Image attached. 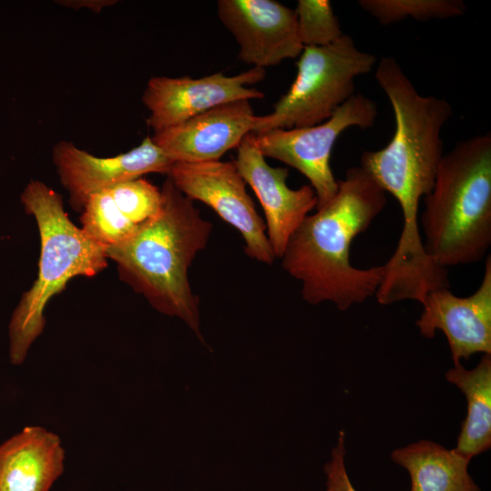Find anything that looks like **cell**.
<instances>
[{
    "label": "cell",
    "instance_id": "1",
    "mask_svg": "<svg viewBox=\"0 0 491 491\" xmlns=\"http://www.w3.org/2000/svg\"><path fill=\"white\" fill-rule=\"evenodd\" d=\"M386 205V193L361 166L346 170L334 198L308 215L288 240L282 267L301 282L310 305L332 302L340 310L376 295L384 266L355 267L353 240L365 232Z\"/></svg>",
    "mask_w": 491,
    "mask_h": 491
},
{
    "label": "cell",
    "instance_id": "2",
    "mask_svg": "<svg viewBox=\"0 0 491 491\" xmlns=\"http://www.w3.org/2000/svg\"><path fill=\"white\" fill-rule=\"evenodd\" d=\"M375 77L390 101L396 128L385 147L363 152L360 166L398 202L403 228L394 255L415 262L425 256L419 203L433 187L444 155L441 130L453 110L444 98L420 95L394 57L379 60Z\"/></svg>",
    "mask_w": 491,
    "mask_h": 491
},
{
    "label": "cell",
    "instance_id": "3",
    "mask_svg": "<svg viewBox=\"0 0 491 491\" xmlns=\"http://www.w3.org/2000/svg\"><path fill=\"white\" fill-rule=\"evenodd\" d=\"M161 193L158 214L125 242L105 248V256L116 264L123 282L158 312L182 319L205 346L199 298L192 291L188 270L205 248L213 225L168 176Z\"/></svg>",
    "mask_w": 491,
    "mask_h": 491
},
{
    "label": "cell",
    "instance_id": "4",
    "mask_svg": "<svg viewBox=\"0 0 491 491\" xmlns=\"http://www.w3.org/2000/svg\"><path fill=\"white\" fill-rule=\"evenodd\" d=\"M426 253L447 268L481 261L491 246V135L458 142L424 197Z\"/></svg>",
    "mask_w": 491,
    "mask_h": 491
},
{
    "label": "cell",
    "instance_id": "5",
    "mask_svg": "<svg viewBox=\"0 0 491 491\" xmlns=\"http://www.w3.org/2000/svg\"><path fill=\"white\" fill-rule=\"evenodd\" d=\"M20 200L25 211L35 219L41 252L37 277L23 294L9 323L13 365L24 362L30 346L42 334L44 311L50 299L73 277H92L107 266L105 248L69 219L60 194L39 180H31Z\"/></svg>",
    "mask_w": 491,
    "mask_h": 491
},
{
    "label": "cell",
    "instance_id": "6",
    "mask_svg": "<svg viewBox=\"0 0 491 491\" xmlns=\"http://www.w3.org/2000/svg\"><path fill=\"white\" fill-rule=\"evenodd\" d=\"M298 57L290 88L271 113L256 116L252 133L323 123L356 94L355 79L369 73L376 61L346 34L326 46H306Z\"/></svg>",
    "mask_w": 491,
    "mask_h": 491
},
{
    "label": "cell",
    "instance_id": "7",
    "mask_svg": "<svg viewBox=\"0 0 491 491\" xmlns=\"http://www.w3.org/2000/svg\"><path fill=\"white\" fill-rule=\"evenodd\" d=\"M377 114L374 100L356 93L331 117L318 125L252 134L265 157L283 162L308 179L316 193L318 209L329 203L338 190V180L330 166L336 139L347 128L372 127Z\"/></svg>",
    "mask_w": 491,
    "mask_h": 491
},
{
    "label": "cell",
    "instance_id": "8",
    "mask_svg": "<svg viewBox=\"0 0 491 491\" xmlns=\"http://www.w3.org/2000/svg\"><path fill=\"white\" fill-rule=\"evenodd\" d=\"M166 175L185 196L205 204L235 228L250 258L264 264H272L276 259L266 236L265 222L234 162H175Z\"/></svg>",
    "mask_w": 491,
    "mask_h": 491
},
{
    "label": "cell",
    "instance_id": "9",
    "mask_svg": "<svg viewBox=\"0 0 491 491\" xmlns=\"http://www.w3.org/2000/svg\"><path fill=\"white\" fill-rule=\"evenodd\" d=\"M265 76L266 70L259 67L235 75L218 72L198 78L153 76L142 95L150 112L146 123L157 133L223 104L262 99L265 95L261 91L247 85L261 82Z\"/></svg>",
    "mask_w": 491,
    "mask_h": 491
},
{
    "label": "cell",
    "instance_id": "10",
    "mask_svg": "<svg viewBox=\"0 0 491 491\" xmlns=\"http://www.w3.org/2000/svg\"><path fill=\"white\" fill-rule=\"evenodd\" d=\"M52 158L69 203L77 212L93 194L146 174L167 175L174 164L149 135L130 151L109 157L95 156L62 140L55 145Z\"/></svg>",
    "mask_w": 491,
    "mask_h": 491
},
{
    "label": "cell",
    "instance_id": "11",
    "mask_svg": "<svg viewBox=\"0 0 491 491\" xmlns=\"http://www.w3.org/2000/svg\"><path fill=\"white\" fill-rule=\"evenodd\" d=\"M217 15L239 45L238 58L264 68L300 55L294 9L275 0H219Z\"/></svg>",
    "mask_w": 491,
    "mask_h": 491
},
{
    "label": "cell",
    "instance_id": "12",
    "mask_svg": "<svg viewBox=\"0 0 491 491\" xmlns=\"http://www.w3.org/2000/svg\"><path fill=\"white\" fill-rule=\"evenodd\" d=\"M234 163L262 205L266 236L276 258H281L294 232L316 208V193L310 185L298 189L288 187V169L269 165L256 147L252 133L238 145Z\"/></svg>",
    "mask_w": 491,
    "mask_h": 491
},
{
    "label": "cell",
    "instance_id": "13",
    "mask_svg": "<svg viewBox=\"0 0 491 491\" xmlns=\"http://www.w3.org/2000/svg\"><path fill=\"white\" fill-rule=\"evenodd\" d=\"M416 322L421 335L432 338L436 331L446 335L455 365L476 353L491 355V258L486 260L482 282L465 297L448 288L430 292Z\"/></svg>",
    "mask_w": 491,
    "mask_h": 491
},
{
    "label": "cell",
    "instance_id": "14",
    "mask_svg": "<svg viewBox=\"0 0 491 491\" xmlns=\"http://www.w3.org/2000/svg\"><path fill=\"white\" fill-rule=\"evenodd\" d=\"M256 115L249 100L213 107L167 129L154 133L155 144L174 162L220 160L252 133Z\"/></svg>",
    "mask_w": 491,
    "mask_h": 491
},
{
    "label": "cell",
    "instance_id": "15",
    "mask_svg": "<svg viewBox=\"0 0 491 491\" xmlns=\"http://www.w3.org/2000/svg\"><path fill=\"white\" fill-rule=\"evenodd\" d=\"M64 460L57 435L25 426L0 445V491H49L63 474Z\"/></svg>",
    "mask_w": 491,
    "mask_h": 491
},
{
    "label": "cell",
    "instance_id": "16",
    "mask_svg": "<svg viewBox=\"0 0 491 491\" xmlns=\"http://www.w3.org/2000/svg\"><path fill=\"white\" fill-rule=\"evenodd\" d=\"M411 476V491H480L467 471L470 459L456 449L420 441L392 453Z\"/></svg>",
    "mask_w": 491,
    "mask_h": 491
},
{
    "label": "cell",
    "instance_id": "17",
    "mask_svg": "<svg viewBox=\"0 0 491 491\" xmlns=\"http://www.w3.org/2000/svg\"><path fill=\"white\" fill-rule=\"evenodd\" d=\"M446 376L467 400V416L455 449L471 459L491 446V355L485 354L471 370L455 365Z\"/></svg>",
    "mask_w": 491,
    "mask_h": 491
},
{
    "label": "cell",
    "instance_id": "18",
    "mask_svg": "<svg viewBox=\"0 0 491 491\" xmlns=\"http://www.w3.org/2000/svg\"><path fill=\"white\" fill-rule=\"evenodd\" d=\"M81 213V229L105 249L125 242L139 227L120 212L107 190L90 195Z\"/></svg>",
    "mask_w": 491,
    "mask_h": 491
},
{
    "label": "cell",
    "instance_id": "19",
    "mask_svg": "<svg viewBox=\"0 0 491 491\" xmlns=\"http://www.w3.org/2000/svg\"><path fill=\"white\" fill-rule=\"evenodd\" d=\"M357 4L382 25L408 17L417 21L448 19L463 15L466 11L460 0H359Z\"/></svg>",
    "mask_w": 491,
    "mask_h": 491
},
{
    "label": "cell",
    "instance_id": "20",
    "mask_svg": "<svg viewBox=\"0 0 491 491\" xmlns=\"http://www.w3.org/2000/svg\"><path fill=\"white\" fill-rule=\"evenodd\" d=\"M295 12L304 47L326 46L344 35L328 0H298Z\"/></svg>",
    "mask_w": 491,
    "mask_h": 491
},
{
    "label": "cell",
    "instance_id": "21",
    "mask_svg": "<svg viewBox=\"0 0 491 491\" xmlns=\"http://www.w3.org/2000/svg\"><path fill=\"white\" fill-rule=\"evenodd\" d=\"M105 190L120 212L135 225L155 216L162 205L161 189L143 177L119 183Z\"/></svg>",
    "mask_w": 491,
    "mask_h": 491
},
{
    "label": "cell",
    "instance_id": "22",
    "mask_svg": "<svg viewBox=\"0 0 491 491\" xmlns=\"http://www.w3.org/2000/svg\"><path fill=\"white\" fill-rule=\"evenodd\" d=\"M345 453V434L341 431L337 445L332 450L331 461L325 466L327 477L326 491H357L346 473Z\"/></svg>",
    "mask_w": 491,
    "mask_h": 491
},
{
    "label": "cell",
    "instance_id": "23",
    "mask_svg": "<svg viewBox=\"0 0 491 491\" xmlns=\"http://www.w3.org/2000/svg\"><path fill=\"white\" fill-rule=\"evenodd\" d=\"M55 3L73 9L87 8L95 13H99L105 7L117 3L115 0H61Z\"/></svg>",
    "mask_w": 491,
    "mask_h": 491
}]
</instances>
